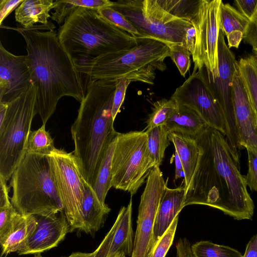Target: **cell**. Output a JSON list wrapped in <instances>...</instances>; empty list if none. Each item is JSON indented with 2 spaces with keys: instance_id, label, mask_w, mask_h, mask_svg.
<instances>
[{
  "instance_id": "31",
  "label": "cell",
  "mask_w": 257,
  "mask_h": 257,
  "mask_svg": "<svg viewBox=\"0 0 257 257\" xmlns=\"http://www.w3.org/2000/svg\"><path fill=\"white\" fill-rule=\"evenodd\" d=\"M178 105L173 99L163 98L154 102L152 112L147 121L146 131L165 125L169 118L177 109Z\"/></svg>"
},
{
  "instance_id": "44",
  "label": "cell",
  "mask_w": 257,
  "mask_h": 257,
  "mask_svg": "<svg viewBox=\"0 0 257 257\" xmlns=\"http://www.w3.org/2000/svg\"><path fill=\"white\" fill-rule=\"evenodd\" d=\"M243 257H257V233L247 244Z\"/></svg>"
},
{
  "instance_id": "1",
  "label": "cell",
  "mask_w": 257,
  "mask_h": 257,
  "mask_svg": "<svg viewBox=\"0 0 257 257\" xmlns=\"http://www.w3.org/2000/svg\"><path fill=\"white\" fill-rule=\"evenodd\" d=\"M195 139L199 157L184 207L207 205L234 219H251L254 204L240 171L239 160L232 152L225 135L207 126Z\"/></svg>"
},
{
  "instance_id": "14",
  "label": "cell",
  "mask_w": 257,
  "mask_h": 257,
  "mask_svg": "<svg viewBox=\"0 0 257 257\" xmlns=\"http://www.w3.org/2000/svg\"><path fill=\"white\" fill-rule=\"evenodd\" d=\"M171 98L178 105L195 110L208 126L220 131L226 137L227 130L223 112L197 71H193Z\"/></svg>"
},
{
  "instance_id": "27",
  "label": "cell",
  "mask_w": 257,
  "mask_h": 257,
  "mask_svg": "<svg viewBox=\"0 0 257 257\" xmlns=\"http://www.w3.org/2000/svg\"><path fill=\"white\" fill-rule=\"evenodd\" d=\"M236 69L249 101L257 113V58L249 55L237 61Z\"/></svg>"
},
{
  "instance_id": "12",
  "label": "cell",
  "mask_w": 257,
  "mask_h": 257,
  "mask_svg": "<svg viewBox=\"0 0 257 257\" xmlns=\"http://www.w3.org/2000/svg\"><path fill=\"white\" fill-rule=\"evenodd\" d=\"M222 2L221 0H199L191 22L195 31V47L192 54L193 70L205 66L213 77L218 73V41Z\"/></svg>"
},
{
  "instance_id": "35",
  "label": "cell",
  "mask_w": 257,
  "mask_h": 257,
  "mask_svg": "<svg viewBox=\"0 0 257 257\" xmlns=\"http://www.w3.org/2000/svg\"><path fill=\"white\" fill-rule=\"evenodd\" d=\"M170 57L176 65L180 74L185 77L191 66L190 52L182 44L169 46Z\"/></svg>"
},
{
  "instance_id": "30",
  "label": "cell",
  "mask_w": 257,
  "mask_h": 257,
  "mask_svg": "<svg viewBox=\"0 0 257 257\" xmlns=\"http://www.w3.org/2000/svg\"><path fill=\"white\" fill-rule=\"evenodd\" d=\"M55 149L54 140L49 132L46 130L45 124H42L37 130L30 132L27 143L26 153L49 156Z\"/></svg>"
},
{
  "instance_id": "28",
  "label": "cell",
  "mask_w": 257,
  "mask_h": 257,
  "mask_svg": "<svg viewBox=\"0 0 257 257\" xmlns=\"http://www.w3.org/2000/svg\"><path fill=\"white\" fill-rule=\"evenodd\" d=\"M7 182L0 176V244L10 234L19 214L11 202Z\"/></svg>"
},
{
  "instance_id": "8",
  "label": "cell",
  "mask_w": 257,
  "mask_h": 257,
  "mask_svg": "<svg viewBox=\"0 0 257 257\" xmlns=\"http://www.w3.org/2000/svg\"><path fill=\"white\" fill-rule=\"evenodd\" d=\"M154 166L146 131L118 133L112 159L111 187L133 196Z\"/></svg>"
},
{
  "instance_id": "9",
  "label": "cell",
  "mask_w": 257,
  "mask_h": 257,
  "mask_svg": "<svg viewBox=\"0 0 257 257\" xmlns=\"http://www.w3.org/2000/svg\"><path fill=\"white\" fill-rule=\"evenodd\" d=\"M136 28L141 38L154 39L166 44H182L192 26L188 21L164 10L157 0H118L111 6Z\"/></svg>"
},
{
  "instance_id": "40",
  "label": "cell",
  "mask_w": 257,
  "mask_h": 257,
  "mask_svg": "<svg viewBox=\"0 0 257 257\" xmlns=\"http://www.w3.org/2000/svg\"><path fill=\"white\" fill-rule=\"evenodd\" d=\"M234 5L238 11L250 20L257 7V0H235Z\"/></svg>"
},
{
  "instance_id": "26",
  "label": "cell",
  "mask_w": 257,
  "mask_h": 257,
  "mask_svg": "<svg viewBox=\"0 0 257 257\" xmlns=\"http://www.w3.org/2000/svg\"><path fill=\"white\" fill-rule=\"evenodd\" d=\"M117 134L110 141L106 148L100 161L95 180L91 187L94 196L100 204L105 208L108 207L105 203V200L108 191L111 187L112 159Z\"/></svg>"
},
{
  "instance_id": "39",
  "label": "cell",
  "mask_w": 257,
  "mask_h": 257,
  "mask_svg": "<svg viewBox=\"0 0 257 257\" xmlns=\"http://www.w3.org/2000/svg\"><path fill=\"white\" fill-rule=\"evenodd\" d=\"M243 39L244 42L251 47L253 55L257 58V7L254 14L249 20Z\"/></svg>"
},
{
  "instance_id": "17",
  "label": "cell",
  "mask_w": 257,
  "mask_h": 257,
  "mask_svg": "<svg viewBox=\"0 0 257 257\" xmlns=\"http://www.w3.org/2000/svg\"><path fill=\"white\" fill-rule=\"evenodd\" d=\"M132 199L122 207L112 227L97 248L94 257H112L119 252L131 256L134 247Z\"/></svg>"
},
{
  "instance_id": "4",
  "label": "cell",
  "mask_w": 257,
  "mask_h": 257,
  "mask_svg": "<svg viewBox=\"0 0 257 257\" xmlns=\"http://www.w3.org/2000/svg\"><path fill=\"white\" fill-rule=\"evenodd\" d=\"M134 47L76 61L78 71L89 81L127 79L153 85L156 71L167 69L165 60L170 57L169 46L159 40L138 38Z\"/></svg>"
},
{
  "instance_id": "38",
  "label": "cell",
  "mask_w": 257,
  "mask_h": 257,
  "mask_svg": "<svg viewBox=\"0 0 257 257\" xmlns=\"http://www.w3.org/2000/svg\"><path fill=\"white\" fill-rule=\"evenodd\" d=\"M131 82L130 80L124 78L117 80L112 107V116L114 120L120 111V108L125 97L126 90Z\"/></svg>"
},
{
  "instance_id": "11",
  "label": "cell",
  "mask_w": 257,
  "mask_h": 257,
  "mask_svg": "<svg viewBox=\"0 0 257 257\" xmlns=\"http://www.w3.org/2000/svg\"><path fill=\"white\" fill-rule=\"evenodd\" d=\"M52 170L70 232L82 231L86 183L73 152L55 149L49 155Z\"/></svg>"
},
{
  "instance_id": "42",
  "label": "cell",
  "mask_w": 257,
  "mask_h": 257,
  "mask_svg": "<svg viewBox=\"0 0 257 257\" xmlns=\"http://www.w3.org/2000/svg\"><path fill=\"white\" fill-rule=\"evenodd\" d=\"M176 257H194L191 245L186 238H180L176 244Z\"/></svg>"
},
{
  "instance_id": "10",
  "label": "cell",
  "mask_w": 257,
  "mask_h": 257,
  "mask_svg": "<svg viewBox=\"0 0 257 257\" xmlns=\"http://www.w3.org/2000/svg\"><path fill=\"white\" fill-rule=\"evenodd\" d=\"M224 37L220 30L218 41L217 74L213 77L205 66L197 72L223 112L227 130L226 138L232 152L239 160V150L241 149L232 103V82L236 71L237 61L226 44Z\"/></svg>"
},
{
  "instance_id": "36",
  "label": "cell",
  "mask_w": 257,
  "mask_h": 257,
  "mask_svg": "<svg viewBox=\"0 0 257 257\" xmlns=\"http://www.w3.org/2000/svg\"><path fill=\"white\" fill-rule=\"evenodd\" d=\"M179 215L163 236L158 240L148 257H165L171 247L175 234Z\"/></svg>"
},
{
  "instance_id": "21",
  "label": "cell",
  "mask_w": 257,
  "mask_h": 257,
  "mask_svg": "<svg viewBox=\"0 0 257 257\" xmlns=\"http://www.w3.org/2000/svg\"><path fill=\"white\" fill-rule=\"evenodd\" d=\"M249 20L229 4L220 6V30L226 37L228 47L238 48Z\"/></svg>"
},
{
  "instance_id": "24",
  "label": "cell",
  "mask_w": 257,
  "mask_h": 257,
  "mask_svg": "<svg viewBox=\"0 0 257 257\" xmlns=\"http://www.w3.org/2000/svg\"><path fill=\"white\" fill-rule=\"evenodd\" d=\"M36 224L34 215L23 216L19 213L10 234L1 244V257L21 251L35 231Z\"/></svg>"
},
{
  "instance_id": "22",
  "label": "cell",
  "mask_w": 257,
  "mask_h": 257,
  "mask_svg": "<svg viewBox=\"0 0 257 257\" xmlns=\"http://www.w3.org/2000/svg\"><path fill=\"white\" fill-rule=\"evenodd\" d=\"M165 126L169 134L176 133L195 138L208 125L195 110L188 106L178 105L177 109Z\"/></svg>"
},
{
  "instance_id": "3",
  "label": "cell",
  "mask_w": 257,
  "mask_h": 257,
  "mask_svg": "<svg viewBox=\"0 0 257 257\" xmlns=\"http://www.w3.org/2000/svg\"><path fill=\"white\" fill-rule=\"evenodd\" d=\"M117 80L88 81L71 133L73 154L85 181L92 187L106 148L118 134L112 107Z\"/></svg>"
},
{
  "instance_id": "6",
  "label": "cell",
  "mask_w": 257,
  "mask_h": 257,
  "mask_svg": "<svg viewBox=\"0 0 257 257\" xmlns=\"http://www.w3.org/2000/svg\"><path fill=\"white\" fill-rule=\"evenodd\" d=\"M11 202L23 216L63 211L49 156L26 153L11 178Z\"/></svg>"
},
{
  "instance_id": "37",
  "label": "cell",
  "mask_w": 257,
  "mask_h": 257,
  "mask_svg": "<svg viewBox=\"0 0 257 257\" xmlns=\"http://www.w3.org/2000/svg\"><path fill=\"white\" fill-rule=\"evenodd\" d=\"M248 155V169L244 176L247 186L251 191L257 192V146L245 148Z\"/></svg>"
},
{
  "instance_id": "29",
  "label": "cell",
  "mask_w": 257,
  "mask_h": 257,
  "mask_svg": "<svg viewBox=\"0 0 257 257\" xmlns=\"http://www.w3.org/2000/svg\"><path fill=\"white\" fill-rule=\"evenodd\" d=\"M148 150L155 166L161 165L165 151L170 144L169 133L165 126L160 125L146 131Z\"/></svg>"
},
{
  "instance_id": "19",
  "label": "cell",
  "mask_w": 257,
  "mask_h": 257,
  "mask_svg": "<svg viewBox=\"0 0 257 257\" xmlns=\"http://www.w3.org/2000/svg\"><path fill=\"white\" fill-rule=\"evenodd\" d=\"M186 192L184 185L173 189L167 186L165 188L154 225L155 245L184 207Z\"/></svg>"
},
{
  "instance_id": "5",
  "label": "cell",
  "mask_w": 257,
  "mask_h": 257,
  "mask_svg": "<svg viewBox=\"0 0 257 257\" xmlns=\"http://www.w3.org/2000/svg\"><path fill=\"white\" fill-rule=\"evenodd\" d=\"M62 45L75 58L85 60L132 48L137 40L102 18L97 10L78 7L57 33Z\"/></svg>"
},
{
  "instance_id": "33",
  "label": "cell",
  "mask_w": 257,
  "mask_h": 257,
  "mask_svg": "<svg viewBox=\"0 0 257 257\" xmlns=\"http://www.w3.org/2000/svg\"><path fill=\"white\" fill-rule=\"evenodd\" d=\"M157 2L168 13L191 22L196 14L199 0H157Z\"/></svg>"
},
{
  "instance_id": "48",
  "label": "cell",
  "mask_w": 257,
  "mask_h": 257,
  "mask_svg": "<svg viewBox=\"0 0 257 257\" xmlns=\"http://www.w3.org/2000/svg\"><path fill=\"white\" fill-rule=\"evenodd\" d=\"M112 257H126V255L123 252H119L113 256Z\"/></svg>"
},
{
  "instance_id": "49",
  "label": "cell",
  "mask_w": 257,
  "mask_h": 257,
  "mask_svg": "<svg viewBox=\"0 0 257 257\" xmlns=\"http://www.w3.org/2000/svg\"><path fill=\"white\" fill-rule=\"evenodd\" d=\"M34 257H43L41 253H37V254H34Z\"/></svg>"
},
{
  "instance_id": "23",
  "label": "cell",
  "mask_w": 257,
  "mask_h": 257,
  "mask_svg": "<svg viewBox=\"0 0 257 257\" xmlns=\"http://www.w3.org/2000/svg\"><path fill=\"white\" fill-rule=\"evenodd\" d=\"M54 2L53 0H24L15 10L16 21L25 29L34 27L36 23L49 25V13L54 7Z\"/></svg>"
},
{
  "instance_id": "34",
  "label": "cell",
  "mask_w": 257,
  "mask_h": 257,
  "mask_svg": "<svg viewBox=\"0 0 257 257\" xmlns=\"http://www.w3.org/2000/svg\"><path fill=\"white\" fill-rule=\"evenodd\" d=\"M99 15L104 20L117 28L138 38L141 35L132 24L121 13L112 7H107L97 10Z\"/></svg>"
},
{
  "instance_id": "18",
  "label": "cell",
  "mask_w": 257,
  "mask_h": 257,
  "mask_svg": "<svg viewBox=\"0 0 257 257\" xmlns=\"http://www.w3.org/2000/svg\"><path fill=\"white\" fill-rule=\"evenodd\" d=\"M232 103L241 149L257 146L255 112L252 108L236 71L232 82Z\"/></svg>"
},
{
  "instance_id": "43",
  "label": "cell",
  "mask_w": 257,
  "mask_h": 257,
  "mask_svg": "<svg viewBox=\"0 0 257 257\" xmlns=\"http://www.w3.org/2000/svg\"><path fill=\"white\" fill-rule=\"evenodd\" d=\"M195 43V31L193 25L187 31L185 37L182 44L192 55L194 52Z\"/></svg>"
},
{
  "instance_id": "50",
  "label": "cell",
  "mask_w": 257,
  "mask_h": 257,
  "mask_svg": "<svg viewBox=\"0 0 257 257\" xmlns=\"http://www.w3.org/2000/svg\"><path fill=\"white\" fill-rule=\"evenodd\" d=\"M256 114V131H257V113L255 112Z\"/></svg>"
},
{
  "instance_id": "13",
  "label": "cell",
  "mask_w": 257,
  "mask_h": 257,
  "mask_svg": "<svg viewBox=\"0 0 257 257\" xmlns=\"http://www.w3.org/2000/svg\"><path fill=\"white\" fill-rule=\"evenodd\" d=\"M167 186L160 167L154 166L147 178L139 206L137 226L131 257H148L155 245L154 229L160 203Z\"/></svg>"
},
{
  "instance_id": "47",
  "label": "cell",
  "mask_w": 257,
  "mask_h": 257,
  "mask_svg": "<svg viewBox=\"0 0 257 257\" xmlns=\"http://www.w3.org/2000/svg\"><path fill=\"white\" fill-rule=\"evenodd\" d=\"M95 252L90 253L76 252L71 253L69 256L66 257H94Z\"/></svg>"
},
{
  "instance_id": "20",
  "label": "cell",
  "mask_w": 257,
  "mask_h": 257,
  "mask_svg": "<svg viewBox=\"0 0 257 257\" xmlns=\"http://www.w3.org/2000/svg\"><path fill=\"white\" fill-rule=\"evenodd\" d=\"M168 138L175 147L181 160L184 170V186L188 189L196 169L199 157V149L195 138L179 133H171Z\"/></svg>"
},
{
  "instance_id": "16",
  "label": "cell",
  "mask_w": 257,
  "mask_h": 257,
  "mask_svg": "<svg viewBox=\"0 0 257 257\" xmlns=\"http://www.w3.org/2000/svg\"><path fill=\"white\" fill-rule=\"evenodd\" d=\"M32 85L25 56L15 55L0 42V102L8 103Z\"/></svg>"
},
{
  "instance_id": "25",
  "label": "cell",
  "mask_w": 257,
  "mask_h": 257,
  "mask_svg": "<svg viewBox=\"0 0 257 257\" xmlns=\"http://www.w3.org/2000/svg\"><path fill=\"white\" fill-rule=\"evenodd\" d=\"M110 211L109 207H103L100 204L94 196L92 188L86 183L82 205V231L91 234L98 231L103 225Z\"/></svg>"
},
{
  "instance_id": "41",
  "label": "cell",
  "mask_w": 257,
  "mask_h": 257,
  "mask_svg": "<svg viewBox=\"0 0 257 257\" xmlns=\"http://www.w3.org/2000/svg\"><path fill=\"white\" fill-rule=\"evenodd\" d=\"M24 0L0 1V24L4 19L15 9H17Z\"/></svg>"
},
{
  "instance_id": "15",
  "label": "cell",
  "mask_w": 257,
  "mask_h": 257,
  "mask_svg": "<svg viewBox=\"0 0 257 257\" xmlns=\"http://www.w3.org/2000/svg\"><path fill=\"white\" fill-rule=\"evenodd\" d=\"M35 231L19 255L41 253L56 247L70 231L64 211L46 214H35Z\"/></svg>"
},
{
  "instance_id": "32",
  "label": "cell",
  "mask_w": 257,
  "mask_h": 257,
  "mask_svg": "<svg viewBox=\"0 0 257 257\" xmlns=\"http://www.w3.org/2000/svg\"><path fill=\"white\" fill-rule=\"evenodd\" d=\"M194 257H243L237 250L210 241L201 240L191 245Z\"/></svg>"
},
{
  "instance_id": "7",
  "label": "cell",
  "mask_w": 257,
  "mask_h": 257,
  "mask_svg": "<svg viewBox=\"0 0 257 257\" xmlns=\"http://www.w3.org/2000/svg\"><path fill=\"white\" fill-rule=\"evenodd\" d=\"M0 122V176L6 181L26 153L28 136L37 110V91L32 84L25 93L9 102Z\"/></svg>"
},
{
  "instance_id": "2",
  "label": "cell",
  "mask_w": 257,
  "mask_h": 257,
  "mask_svg": "<svg viewBox=\"0 0 257 257\" xmlns=\"http://www.w3.org/2000/svg\"><path fill=\"white\" fill-rule=\"evenodd\" d=\"M37 27L16 30L26 43L25 62L37 91V110L46 124L61 98L71 96L81 103L86 89L75 58L60 43L57 33Z\"/></svg>"
},
{
  "instance_id": "45",
  "label": "cell",
  "mask_w": 257,
  "mask_h": 257,
  "mask_svg": "<svg viewBox=\"0 0 257 257\" xmlns=\"http://www.w3.org/2000/svg\"><path fill=\"white\" fill-rule=\"evenodd\" d=\"M174 159L175 164V179L177 180L182 177H185V174L181 160L176 151H175Z\"/></svg>"
},
{
  "instance_id": "46",
  "label": "cell",
  "mask_w": 257,
  "mask_h": 257,
  "mask_svg": "<svg viewBox=\"0 0 257 257\" xmlns=\"http://www.w3.org/2000/svg\"><path fill=\"white\" fill-rule=\"evenodd\" d=\"M8 107V103L0 102V122L4 120Z\"/></svg>"
}]
</instances>
